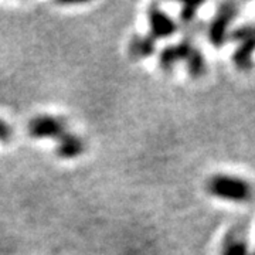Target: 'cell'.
Masks as SVG:
<instances>
[{"label": "cell", "instance_id": "52a82bcc", "mask_svg": "<svg viewBox=\"0 0 255 255\" xmlns=\"http://www.w3.org/2000/svg\"><path fill=\"white\" fill-rule=\"evenodd\" d=\"M85 150V142L81 136L65 132L63 136L57 139V147H55V155L61 159H75L81 156Z\"/></svg>", "mask_w": 255, "mask_h": 255}, {"label": "cell", "instance_id": "6da1fadb", "mask_svg": "<svg viewBox=\"0 0 255 255\" xmlns=\"http://www.w3.org/2000/svg\"><path fill=\"white\" fill-rule=\"evenodd\" d=\"M206 189L210 196L220 200L233 201V203H246L253 199V187L243 177L231 174H214L211 176Z\"/></svg>", "mask_w": 255, "mask_h": 255}, {"label": "cell", "instance_id": "7a4b0ae2", "mask_svg": "<svg viewBox=\"0 0 255 255\" xmlns=\"http://www.w3.org/2000/svg\"><path fill=\"white\" fill-rule=\"evenodd\" d=\"M231 40L238 46L233 54V61L240 71H250L254 67L255 21L246 23L231 31Z\"/></svg>", "mask_w": 255, "mask_h": 255}, {"label": "cell", "instance_id": "ba28073f", "mask_svg": "<svg viewBox=\"0 0 255 255\" xmlns=\"http://www.w3.org/2000/svg\"><path fill=\"white\" fill-rule=\"evenodd\" d=\"M155 38L149 34H135L129 41L128 53L133 60H145L155 53Z\"/></svg>", "mask_w": 255, "mask_h": 255}, {"label": "cell", "instance_id": "30bf717a", "mask_svg": "<svg viewBox=\"0 0 255 255\" xmlns=\"http://www.w3.org/2000/svg\"><path fill=\"white\" fill-rule=\"evenodd\" d=\"M201 3H184L180 10V21H182L183 28L189 27L193 23H196L197 11L200 9Z\"/></svg>", "mask_w": 255, "mask_h": 255}, {"label": "cell", "instance_id": "5b68a950", "mask_svg": "<svg viewBox=\"0 0 255 255\" xmlns=\"http://www.w3.org/2000/svg\"><path fill=\"white\" fill-rule=\"evenodd\" d=\"M221 255H251L246 223H237L226 233L221 243Z\"/></svg>", "mask_w": 255, "mask_h": 255}, {"label": "cell", "instance_id": "9c48e42d", "mask_svg": "<svg viewBox=\"0 0 255 255\" xmlns=\"http://www.w3.org/2000/svg\"><path fill=\"white\" fill-rule=\"evenodd\" d=\"M184 63L187 67V71L193 78H200L206 73V60L199 48H196Z\"/></svg>", "mask_w": 255, "mask_h": 255}, {"label": "cell", "instance_id": "3957f363", "mask_svg": "<svg viewBox=\"0 0 255 255\" xmlns=\"http://www.w3.org/2000/svg\"><path fill=\"white\" fill-rule=\"evenodd\" d=\"M238 11H240V6L236 1H224L219 4L217 11L207 27L209 40L214 48H221L226 44L230 26L233 20L238 16Z\"/></svg>", "mask_w": 255, "mask_h": 255}, {"label": "cell", "instance_id": "8fae6325", "mask_svg": "<svg viewBox=\"0 0 255 255\" xmlns=\"http://www.w3.org/2000/svg\"><path fill=\"white\" fill-rule=\"evenodd\" d=\"M13 136V129L7 122L0 119V142H9Z\"/></svg>", "mask_w": 255, "mask_h": 255}, {"label": "cell", "instance_id": "277c9868", "mask_svg": "<svg viewBox=\"0 0 255 255\" xmlns=\"http://www.w3.org/2000/svg\"><path fill=\"white\" fill-rule=\"evenodd\" d=\"M68 132L65 119L53 115H37L28 122V133L36 139H58Z\"/></svg>", "mask_w": 255, "mask_h": 255}, {"label": "cell", "instance_id": "8992f818", "mask_svg": "<svg viewBox=\"0 0 255 255\" xmlns=\"http://www.w3.org/2000/svg\"><path fill=\"white\" fill-rule=\"evenodd\" d=\"M147 17L150 26L149 36H152L155 40L172 37L177 30V24L157 4H152L147 9Z\"/></svg>", "mask_w": 255, "mask_h": 255}, {"label": "cell", "instance_id": "7c38bea8", "mask_svg": "<svg viewBox=\"0 0 255 255\" xmlns=\"http://www.w3.org/2000/svg\"><path fill=\"white\" fill-rule=\"evenodd\" d=\"M251 255H255V250H254V251H253V253H251Z\"/></svg>", "mask_w": 255, "mask_h": 255}]
</instances>
